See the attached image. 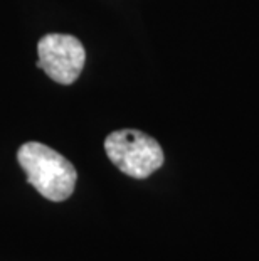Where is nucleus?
I'll return each instance as SVG.
<instances>
[{"instance_id": "f257e3e1", "label": "nucleus", "mask_w": 259, "mask_h": 261, "mask_svg": "<svg viewBox=\"0 0 259 261\" xmlns=\"http://www.w3.org/2000/svg\"><path fill=\"white\" fill-rule=\"evenodd\" d=\"M17 160L27 180L37 192L52 202H63L74 192L78 172L68 159L39 142L24 143Z\"/></svg>"}, {"instance_id": "f03ea898", "label": "nucleus", "mask_w": 259, "mask_h": 261, "mask_svg": "<svg viewBox=\"0 0 259 261\" xmlns=\"http://www.w3.org/2000/svg\"><path fill=\"white\" fill-rule=\"evenodd\" d=\"M106 155L123 174L147 179L163 165L165 155L153 137L140 130H118L104 140Z\"/></svg>"}, {"instance_id": "7ed1b4c3", "label": "nucleus", "mask_w": 259, "mask_h": 261, "mask_svg": "<svg viewBox=\"0 0 259 261\" xmlns=\"http://www.w3.org/2000/svg\"><path fill=\"white\" fill-rule=\"evenodd\" d=\"M37 66L59 85H73L86 63L84 46L69 34H46L37 42Z\"/></svg>"}]
</instances>
